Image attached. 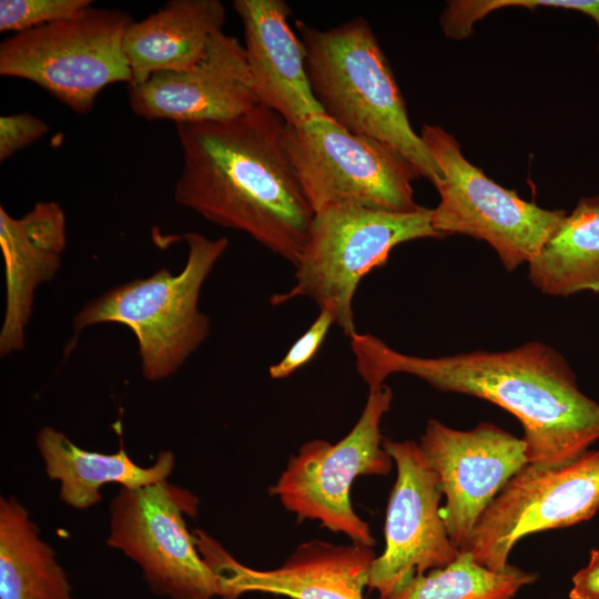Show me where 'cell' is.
<instances>
[{
    "label": "cell",
    "instance_id": "7c38bea8",
    "mask_svg": "<svg viewBox=\"0 0 599 599\" xmlns=\"http://www.w3.org/2000/svg\"><path fill=\"white\" fill-rule=\"evenodd\" d=\"M397 476L385 519V548L372 564L368 588L388 599L412 578L451 564L459 555L440 514L443 490L419 443L384 439Z\"/></svg>",
    "mask_w": 599,
    "mask_h": 599
},
{
    "label": "cell",
    "instance_id": "3957f363",
    "mask_svg": "<svg viewBox=\"0 0 599 599\" xmlns=\"http://www.w3.org/2000/svg\"><path fill=\"white\" fill-rule=\"evenodd\" d=\"M305 69L324 114L346 131L387 143L433 184L440 171L407 108L369 22L357 17L321 30L296 20Z\"/></svg>",
    "mask_w": 599,
    "mask_h": 599
},
{
    "label": "cell",
    "instance_id": "e0dca14e",
    "mask_svg": "<svg viewBox=\"0 0 599 599\" xmlns=\"http://www.w3.org/2000/svg\"><path fill=\"white\" fill-rule=\"evenodd\" d=\"M65 245V214L57 202H37L21 217L0 207V248L6 274L1 356L24 348L35 291L59 271Z\"/></svg>",
    "mask_w": 599,
    "mask_h": 599
},
{
    "label": "cell",
    "instance_id": "cb8c5ba5",
    "mask_svg": "<svg viewBox=\"0 0 599 599\" xmlns=\"http://www.w3.org/2000/svg\"><path fill=\"white\" fill-rule=\"evenodd\" d=\"M333 324H335L333 313L328 308H319V313L311 326L294 342L284 357L268 368L271 378L284 379L309 363L318 352Z\"/></svg>",
    "mask_w": 599,
    "mask_h": 599
},
{
    "label": "cell",
    "instance_id": "277c9868",
    "mask_svg": "<svg viewBox=\"0 0 599 599\" xmlns=\"http://www.w3.org/2000/svg\"><path fill=\"white\" fill-rule=\"evenodd\" d=\"M187 260L179 274L166 267L125 282L88 302L74 316L75 333L101 323L129 327L138 342L142 374L158 382L175 374L211 332L200 311L202 286L229 247V240L184 234Z\"/></svg>",
    "mask_w": 599,
    "mask_h": 599
},
{
    "label": "cell",
    "instance_id": "30bf717a",
    "mask_svg": "<svg viewBox=\"0 0 599 599\" xmlns=\"http://www.w3.org/2000/svg\"><path fill=\"white\" fill-rule=\"evenodd\" d=\"M199 499L166 480L121 487L110 504L106 544L136 562L151 590L170 599H213L216 577L200 555L184 516Z\"/></svg>",
    "mask_w": 599,
    "mask_h": 599
},
{
    "label": "cell",
    "instance_id": "ac0fdd59",
    "mask_svg": "<svg viewBox=\"0 0 599 599\" xmlns=\"http://www.w3.org/2000/svg\"><path fill=\"white\" fill-rule=\"evenodd\" d=\"M226 19L220 0H171L141 21H133L124 35L123 49L138 85L151 74L181 71L205 53L211 37Z\"/></svg>",
    "mask_w": 599,
    "mask_h": 599
},
{
    "label": "cell",
    "instance_id": "d4e9b609",
    "mask_svg": "<svg viewBox=\"0 0 599 599\" xmlns=\"http://www.w3.org/2000/svg\"><path fill=\"white\" fill-rule=\"evenodd\" d=\"M49 131L48 124L28 112L0 118V160L11 158L18 151L41 139Z\"/></svg>",
    "mask_w": 599,
    "mask_h": 599
},
{
    "label": "cell",
    "instance_id": "2e32d148",
    "mask_svg": "<svg viewBox=\"0 0 599 599\" xmlns=\"http://www.w3.org/2000/svg\"><path fill=\"white\" fill-rule=\"evenodd\" d=\"M241 19L245 59L261 105L288 125L325 115L313 95L303 45L292 30L291 8L284 0H235Z\"/></svg>",
    "mask_w": 599,
    "mask_h": 599
},
{
    "label": "cell",
    "instance_id": "8992f818",
    "mask_svg": "<svg viewBox=\"0 0 599 599\" xmlns=\"http://www.w3.org/2000/svg\"><path fill=\"white\" fill-rule=\"evenodd\" d=\"M132 22L125 11L92 6L16 33L0 44V74L34 82L73 112L88 113L102 89L132 83L123 49Z\"/></svg>",
    "mask_w": 599,
    "mask_h": 599
},
{
    "label": "cell",
    "instance_id": "6da1fadb",
    "mask_svg": "<svg viewBox=\"0 0 599 599\" xmlns=\"http://www.w3.org/2000/svg\"><path fill=\"white\" fill-rule=\"evenodd\" d=\"M349 343L368 390L393 374H407L438 390L478 397L508 410L524 428L528 464L566 465L599 439V404L580 390L567 359L544 343L440 357L400 353L372 334L356 332Z\"/></svg>",
    "mask_w": 599,
    "mask_h": 599
},
{
    "label": "cell",
    "instance_id": "ba28073f",
    "mask_svg": "<svg viewBox=\"0 0 599 599\" xmlns=\"http://www.w3.org/2000/svg\"><path fill=\"white\" fill-rule=\"evenodd\" d=\"M419 135L440 171L434 183L439 194L432 214L435 231L487 242L509 272L528 264L568 213L539 207L498 185L464 156L445 129L425 124Z\"/></svg>",
    "mask_w": 599,
    "mask_h": 599
},
{
    "label": "cell",
    "instance_id": "44dd1931",
    "mask_svg": "<svg viewBox=\"0 0 599 599\" xmlns=\"http://www.w3.org/2000/svg\"><path fill=\"white\" fill-rule=\"evenodd\" d=\"M0 599H75L54 550L14 497L0 498Z\"/></svg>",
    "mask_w": 599,
    "mask_h": 599
},
{
    "label": "cell",
    "instance_id": "5b68a950",
    "mask_svg": "<svg viewBox=\"0 0 599 599\" xmlns=\"http://www.w3.org/2000/svg\"><path fill=\"white\" fill-rule=\"evenodd\" d=\"M433 209L388 212L354 204L328 205L314 214L308 240L295 264L293 286L271 296L276 306L307 297L328 308L335 324L356 333L353 301L358 284L383 266L394 247L418 238L441 237L432 223Z\"/></svg>",
    "mask_w": 599,
    "mask_h": 599
},
{
    "label": "cell",
    "instance_id": "603a6c76",
    "mask_svg": "<svg viewBox=\"0 0 599 599\" xmlns=\"http://www.w3.org/2000/svg\"><path fill=\"white\" fill-rule=\"evenodd\" d=\"M92 6V0H1L0 31L20 33L75 17Z\"/></svg>",
    "mask_w": 599,
    "mask_h": 599
},
{
    "label": "cell",
    "instance_id": "7a4b0ae2",
    "mask_svg": "<svg viewBox=\"0 0 599 599\" xmlns=\"http://www.w3.org/2000/svg\"><path fill=\"white\" fill-rule=\"evenodd\" d=\"M176 128L175 202L295 266L315 213L287 156L283 119L258 105L235 119Z\"/></svg>",
    "mask_w": 599,
    "mask_h": 599
},
{
    "label": "cell",
    "instance_id": "4fadbf2b",
    "mask_svg": "<svg viewBox=\"0 0 599 599\" xmlns=\"http://www.w3.org/2000/svg\"><path fill=\"white\" fill-rule=\"evenodd\" d=\"M419 446L446 498L440 514L454 546L465 551L475 526L509 479L528 464L527 445L491 423L458 430L430 419Z\"/></svg>",
    "mask_w": 599,
    "mask_h": 599
},
{
    "label": "cell",
    "instance_id": "d6986e66",
    "mask_svg": "<svg viewBox=\"0 0 599 599\" xmlns=\"http://www.w3.org/2000/svg\"><path fill=\"white\" fill-rule=\"evenodd\" d=\"M37 446L48 477L60 483L61 500L77 509L97 505L101 487L109 483L140 488L166 480L175 464L169 450L161 451L149 467L135 464L123 447L114 454L87 450L51 426L39 430Z\"/></svg>",
    "mask_w": 599,
    "mask_h": 599
},
{
    "label": "cell",
    "instance_id": "5bb4252c",
    "mask_svg": "<svg viewBox=\"0 0 599 599\" xmlns=\"http://www.w3.org/2000/svg\"><path fill=\"white\" fill-rule=\"evenodd\" d=\"M193 536L200 555L216 577L222 599H238L247 592L292 599H364L363 590L376 558L368 546L313 539L301 544L282 566L258 570L238 562L203 530H195Z\"/></svg>",
    "mask_w": 599,
    "mask_h": 599
},
{
    "label": "cell",
    "instance_id": "9c48e42d",
    "mask_svg": "<svg viewBox=\"0 0 599 599\" xmlns=\"http://www.w3.org/2000/svg\"><path fill=\"white\" fill-rule=\"evenodd\" d=\"M392 400V389L385 384L369 390L352 430L335 444L323 439L303 444L290 457L271 495L297 518L317 520L352 542L373 547L370 527L354 510L351 489L357 477L384 476L393 467L380 434Z\"/></svg>",
    "mask_w": 599,
    "mask_h": 599
},
{
    "label": "cell",
    "instance_id": "ffe728a7",
    "mask_svg": "<svg viewBox=\"0 0 599 599\" xmlns=\"http://www.w3.org/2000/svg\"><path fill=\"white\" fill-rule=\"evenodd\" d=\"M528 278L541 293H599V196L581 197L528 263Z\"/></svg>",
    "mask_w": 599,
    "mask_h": 599
},
{
    "label": "cell",
    "instance_id": "8fae6325",
    "mask_svg": "<svg viewBox=\"0 0 599 599\" xmlns=\"http://www.w3.org/2000/svg\"><path fill=\"white\" fill-rule=\"evenodd\" d=\"M599 509V450L552 468L527 464L478 519L465 551L476 562L505 570L522 537L586 521Z\"/></svg>",
    "mask_w": 599,
    "mask_h": 599
},
{
    "label": "cell",
    "instance_id": "52a82bcc",
    "mask_svg": "<svg viewBox=\"0 0 599 599\" xmlns=\"http://www.w3.org/2000/svg\"><path fill=\"white\" fill-rule=\"evenodd\" d=\"M284 146L314 213L333 204L402 213L422 207L412 185L420 174L403 153L326 115L285 123Z\"/></svg>",
    "mask_w": 599,
    "mask_h": 599
},
{
    "label": "cell",
    "instance_id": "484cf974",
    "mask_svg": "<svg viewBox=\"0 0 599 599\" xmlns=\"http://www.w3.org/2000/svg\"><path fill=\"white\" fill-rule=\"evenodd\" d=\"M569 599H599V550L590 551L586 567L577 571L572 579Z\"/></svg>",
    "mask_w": 599,
    "mask_h": 599
},
{
    "label": "cell",
    "instance_id": "9a60e30c",
    "mask_svg": "<svg viewBox=\"0 0 599 599\" xmlns=\"http://www.w3.org/2000/svg\"><path fill=\"white\" fill-rule=\"evenodd\" d=\"M128 97L139 116L176 124L231 120L261 105L243 44L222 30L211 37L195 64L155 72L144 82L129 85Z\"/></svg>",
    "mask_w": 599,
    "mask_h": 599
},
{
    "label": "cell",
    "instance_id": "7402d4cb",
    "mask_svg": "<svg viewBox=\"0 0 599 599\" xmlns=\"http://www.w3.org/2000/svg\"><path fill=\"white\" fill-rule=\"evenodd\" d=\"M536 579L511 565L502 571L486 568L461 551L448 566L412 578L388 599H514Z\"/></svg>",
    "mask_w": 599,
    "mask_h": 599
}]
</instances>
